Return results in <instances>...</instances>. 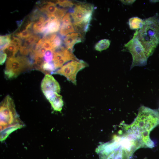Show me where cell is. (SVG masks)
Wrapping results in <instances>:
<instances>
[{
  "label": "cell",
  "instance_id": "6da1fadb",
  "mask_svg": "<svg viewBox=\"0 0 159 159\" xmlns=\"http://www.w3.org/2000/svg\"><path fill=\"white\" fill-rule=\"evenodd\" d=\"M122 125L124 130L132 133L140 140L143 148L154 147V143L149 134L159 125V113L157 110L141 106L136 117L131 124Z\"/></svg>",
  "mask_w": 159,
  "mask_h": 159
},
{
  "label": "cell",
  "instance_id": "7a4b0ae2",
  "mask_svg": "<svg viewBox=\"0 0 159 159\" xmlns=\"http://www.w3.org/2000/svg\"><path fill=\"white\" fill-rule=\"evenodd\" d=\"M0 141H4L14 131L24 126L16 110L12 98L7 96L0 105Z\"/></svg>",
  "mask_w": 159,
  "mask_h": 159
},
{
  "label": "cell",
  "instance_id": "3957f363",
  "mask_svg": "<svg viewBox=\"0 0 159 159\" xmlns=\"http://www.w3.org/2000/svg\"><path fill=\"white\" fill-rule=\"evenodd\" d=\"M144 25L134 33L140 42L148 58L153 53L159 42V26L152 17L144 20Z\"/></svg>",
  "mask_w": 159,
  "mask_h": 159
},
{
  "label": "cell",
  "instance_id": "277c9868",
  "mask_svg": "<svg viewBox=\"0 0 159 159\" xmlns=\"http://www.w3.org/2000/svg\"><path fill=\"white\" fill-rule=\"evenodd\" d=\"M96 152L100 159H130L131 158L122 147L116 135L111 141L100 145Z\"/></svg>",
  "mask_w": 159,
  "mask_h": 159
},
{
  "label": "cell",
  "instance_id": "5b68a950",
  "mask_svg": "<svg viewBox=\"0 0 159 159\" xmlns=\"http://www.w3.org/2000/svg\"><path fill=\"white\" fill-rule=\"evenodd\" d=\"M124 47L132 56L131 69L135 66H143L147 64L148 58L145 55L144 48L135 33L132 38L125 45Z\"/></svg>",
  "mask_w": 159,
  "mask_h": 159
},
{
  "label": "cell",
  "instance_id": "8992f818",
  "mask_svg": "<svg viewBox=\"0 0 159 159\" xmlns=\"http://www.w3.org/2000/svg\"><path fill=\"white\" fill-rule=\"evenodd\" d=\"M31 64L29 59L24 56L7 58L5 74L8 79L15 78Z\"/></svg>",
  "mask_w": 159,
  "mask_h": 159
},
{
  "label": "cell",
  "instance_id": "52a82bcc",
  "mask_svg": "<svg viewBox=\"0 0 159 159\" xmlns=\"http://www.w3.org/2000/svg\"><path fill=\"white\" fill-rule=\"evenodd\" d=\"M87 65L82 60L72 61L62 66L54 74L62 75L73 84L76 85L77 73Z\"/></svg>",
  "mask_w": 159,
  "mask_h": 159
},
{
  "label": "cell",
  "instance_id": "ba28073f",
  "mask_svg": "<svg viewBox=\"0 0 159 159\" xmlns=\"http://www.w3.org/2000/svg\"><path fill=\"white\" fill-rule=\"evenodd\" d=\"M92 9V6L87 4H80L76 5L73 12L70 14L74 20V25L80 27L83 26L85 16L88 11Z\"/></svg>",
  "mask_w": 159,
  "mask_h": 159
},
{
  "label": "cell",
  "instance_id": "9c48e42d",
  "mask_svg": "<svg viewBox=\"0 0 159 159\" xmlns=\"http://www.w3.org/2000/svg\"><path fill=\"white\" fill-rule=\"evenodd\" d=\"M41 89L44 94L53 92L60 93V87L58 82L49 74L45 75L41 83Z\"/></svg>",
  "mask_w": 159,
  "mask_h": 159
},
{
  "label": "cell",
  "instance_id": "30bf717a",
  "mask_svg": "<svg viewBox=\"0 0 159 159\" xmlns=\"http://www.w3.org/2000/svg\"><path fill=\"white\" fill-rule=\"evenodd\" d=\"M37 8L41 13L46 14L48 18L55 17V14L58 9L55 3L50 1H38Z\"/></svg>",
  "mask_w": 159,
  "mask_h": 159
},
{
  "label": "cell",
  "instance_id": "8fae6325",
  "mask_svg": "<svg viewBox=\"0 0 159 159\" xmlns=\"http://www.w3.org/2000/svg\"><path fill=\"white\" fill-rule=\"evenodd\" d=\"M81 35L78 33H72L67 35L64 41L67 48L72 52L75 44L81 42Z\"/></svg>",
  "mask_w": 159,
  "mask_h": 159
},
{
  "label": "cell",
  "instance_id": "7c38bea8",
  "mask_svg": "<svg viewBox=\"0 0 159 159\" xmlns=\"http://www.w3.org/2000/svg\"><path fill=\"white\" fill-rule=\"evenodd\" d=\"M60 21L57 19L55 17L49 18L46 30L43 33L44 36L58 32L60 29Z\"/></svg>",
  "mask_w": 159,
  "mask_h": 159
},
{
  "label": "cell",
  "instance_id": "4fadbf2b",
  "mask_svg": "<svg viewBox=\"0 0 159 159\" xmlns=\"http://www.w3.org/2000/svg\"><path fill=\"white\" fill-rule=\"evenodd\" d=\"M54 110L57 111H60L63 105V102L62 96L55 92L48 100Z\"/></svg>",
  "mask_w": 159,
  "mask_h": 159
},
{
  "label": "cell",
  "instance_id": "5bb4252c",
  "mask_svg": "<svg viewBox=\"0 0 159 159\" xmlns=\"http://www.w3.org/2000/svg\"><path fill=\"white\" fill-rule=\"evenodd\" d=\"M39 36L36 34H32L29 37L25 39L22 45L33 50L34 46L37 42L40 39Z\"/></svg>",
  "mask_w": 159,
  "mask_h": 159
},
{
  "label": "cell",
  "instance_id": "9a60e30c",
  "mask_svg": "<svg viewBox=\"0 0 159 159\" xmlns=\"http://www.w3.org/2000/svg\"><path fill=\"white\" fill-rule=\"evenodd\" d=\"M144 21L138 17H134L129 19V25L131 29H138L143 26Z\"/></svg>",
  "mask_w": 159,
  "mask_h": 159
},
{
  "label": "cell",
  "instance_id": "2e32d148",
  "mask_svg": "<svg viewBox=\"0 0 159 159\" xmlns=\"http://www.w3.org/2000/svg\"><path fill=\"white\" fill-rule=\"evenodd\" d=\"M19 48V47L10 42L3 51L6 54L7 58H12L15 57Z\"/></svg>",
  "mask_w": 159,
  "mask_h": 159
},
{
  "label": "cell",
  "instance_id": "e0dca14e",
  "mask_svg": "<svg viewBox=\"0 0 159 159\" xmlns=\"http://www.w3.org/2000/svg\"><path fill=\"white\" fill-rule=\"evenodd\" d=\"M56 69L53 62H44L40 70L46 74H54Z\"/></svg>",
  "mask_w": 159,
  "mask_h": 159
},
{
  "label": "cell",
  "instance_id": "ac0fdd59",
  "mask_svg": "<svg viewBox=\"0 0 159 159\" xmlns=\"http://www.w3.org/2000/svg\"><path fill=\"white\" fill-rule=\"evenodd\" d=\"M110 44V41L109 39H102L96 43L95 46V48L96 50L101 52L108 49Z\"/></svg>",
  "mask_w": 159,
  "mask_h": 159
},
{
  "label": "cell",
  "instance_id": "d6986e66",
  "mask_svg": "<svg viewBox=\"0 0 159 159\" xmlns=\"http://www.w3.org/2000/svg\"><path fill=\"white\" fill-rule=\"evenodd\" d=\"M75 32L73 25L72 23L67 24H62L59 30L60 34L65 36L69 33Z\"/></svg>",
  "mask_w": 159,
  "mask_h": 159
},
{
  "label": "cell",
  "instance_id": "ffe728a7",
  "mask_svg": "<svg viewBox=\"0 0 159 159\" xmlns=\"http://www.w3.org/2000/svg\"><path fill=\"white\" fill-rule=\"evenodd\" d=\"M11 41L10 34L0 36V51H3L10 44Z\"/></svg>",
  "mask_w": 159,
  "mask_h": 159
},
{
  "label": "cell",
  "instance_id": "44dd1931",
  "mask_svg": "<svg viewBox=\"0 0 159 159\" xmlns=\"http://www.w3.org/2000/svg\"><path fill=\"white\" fill-rule=\"evenodd\" d=\"M32 34L30 29L25 30L19 32H15L14 35L16 36L21 39H24L29 37Z\"/></svg>",
  "mask_w": 159,
  "mask_h": 159
},
{
  "label": "cell",
  "instance_id": "7402d4cb",
  "mask_svg": "<svg viewBox=\"0 0 159 159\" xmlns=\"http://www.w3.org/2000/svg\"><path fill=\"white\" fill-rule=\"evenodd\" d=\"M62 40L60 37L57 35L55 38L51 42L52 47L55 51L56 49L60 48L62 47Z\"/></svg>",
  "mask_w": 159,
  "mask_h": 159
},
{
  "label": "cell",
  "instance_id": "603a6c76",
  "mask_svg": "<svg viewBox=\"0 0 159 159\" xmlns=\"http://www.w3.org/2000/svg\"><path fill=\"white\" fill-rule=\"evenodd\" d=\"M67 10L63 9H57L55 14V17L61 21L62 18L66 14Z\"/></svg>",
  "mask_w": 159,
  "mask_h": 159
},
{
  "label": "cell",
  "instance_id": "cb8c5ba5",
  "mask_svg": "<svg viewBox=\"0 0 159 159\" xmlns=\"http://www.w3.org/2000/svg\"><path fill=\"white\" fill-rule=\"evenodd\" d=\"M56 2V4L64 7H72L74 5V3L72 1L69 0H57Z\"/></svg>",
  "mask_w": 159,
  "mask_h": 159
},
{
  "label": "cell",
  "instance_id": "d4e9b609",
  "mask_svg": "<svg viewBox=\"0 0 159 159\" xmlns=\"http://www.w3.org/2000/svg\"><path fill=\"white\" fill-rule=\"evenodd\" d=\"M53 52L50 50H47L44 56V59L45 62H50L53 61Z\"/></svg>",
  "mask_w": 159,
  "mask_h": 159
},
{
  "label": "cell",
  "instance_id": "484cf974",
  "mask_svg": "<svg viewBox=\"0 0 159 159\" xmlns=\"http://www.w3.org/2000/svg\"><path fill=\"white\" fill-rule=\"evenodd\" d=\"M19 50L20 53L24 56L28 55L33 51L22 45L20 47Z\"/></svg>",
  "mask_w": 159,
  "mask_h": 159
},
{
  "label": "cell",
  "instance_id": "4316f807",
  "mask_svg": "<svg viewBox=\"0 0 159 159\" xmlns=\"http://www.w3.org/2000/svg\"><path fill=\"white\" fill-rule=\"evenodd\" d=\"M62 24H68L71 22L70 14L67 13L63 17L62 20Z\"/></svg>",
  "mask_w": 159,
  "mask_h": 159
},
{
  "label": "cell",
  "instance_id": "83f0119b",
  "mask_svg": "<svg viewBox=\"0 0 159 159\" xmlns=\"http://www.w3.org/2000/svg\"><path fill=\"white\" fill-rule=\"evenodd\" d=\"M6 57V54L3 51H0V64L2 65L5 62Z\"/></svg>",
  "mask_w": 159,
  "mask_h": 159
},
{
  "label": "cell",
  "instance_id": "f1b7e54d",
  "mask_svg": "<svg viewBox=\"0 0 159 159\" xmlns=\"http://www.w3.org/2000/svg\"><path fill=\"white\" fill-rule=\"evenodd\" d=\"M125 5H130L132 4L135 0H120Z\"/></svg>",
  "mask_w": 159,
  "mask_h": 159
},
{
  "label": "cell",
  "instance_id": "f546056e",
  "mask_svg": "<svg viewBox=\"0 0 159 159\" xmlns=\"http://www.w3.org/2000/svg\"><path fill=\"white\" fill-rule=\"evenodd\" d=\"M144 159H147V158H144Z\"/></svg>",
  "mask_w": 159,
  "mask_h": 159
}]
</instances>
